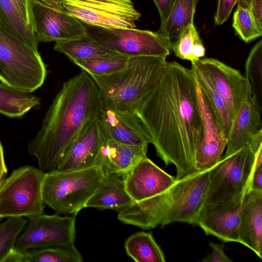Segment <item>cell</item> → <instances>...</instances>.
<instances>
[{
    "mask_svg": "<svg viewBox=\"0 0 262 262\" xmlns=\"http://www.w3.org/2000/svg\"><path fill=\"white\" fill-rule=\"evenodd\" d=\"M135 112L158 156L175 166L176 179L195 171V152L202 127L194 73L176 61L167 62L154 88Z\"/></svg>",
    "mask_w": 262,
    "mask_h": 262,
    "instance_id": "1",
    "label": "cell"
},
{
    "mask_svg": "<svg viewBox=\"0 0 262 262\" xmlns=\"http://www.w3.org/2000/svg\"><path fill=\"white\" fill-rule=\"evenodd\" d=\"M101 108L98 87L86 72L81 70L64 82L40 129L28 144L39 168L45 172L55 170L82 129L98 117Z\"/></svg>",
    "mask_w": 262,
    "mask_h": 262,
    "instance_id": "2",
    "label": "cell"
},
{
    "mask_svg": "<svg viewBox=\"0 0 262 262\" xmlns=\"http://www.w3.org/2000/svg\"><path fill=\"white\" fill-rule=\"evenodd\" d=\"M166 64L164 56H132L120 71L90 74L98 87L102 108L135 112L141 100L159 80Z\"/></svg>",
    "mask_w": 262,
    "mask_h": 262,
    "instance_id": "3",
    "label": "cell"
},
{
    "mask_svg": "<svg viewBox=\"0 0 262 262\" xmlns=\"http://www.w3.org/2000/svg\"><path fill=\"white\" fill-rule=\"evenodd\" d=\"M103 175V169L97 166L46 172L42 185L44 202L58 213L76 215L85 207Z\"/></svg>",
    "mask_w": 262,
    "mask_h": 262,
    "instance_id": "4",
    "label": "cell"
},
{
    "mask_svg": "<svg viewBox=\"0 0 262 262\" xmlns=\"http://www.w3.org/2000/svg\"><path fill=\"white\" fill-rule=\"evenodd\" d=\"M47 74V66L38 51L0 24V81L32 93L43 85Z\"/></svg>",
    "mask_w": 262,
    "mask_h": 262,
    "instance_id": "5",
    "label": "cell"
},
{
    "mask_svg": "<svg viewBox=\"0 0 262 262\" xmlns=\"http://www.w3.org/2000/svg\"><path fill=\"white\" fill-rule=\"evenodd\" d=\"M45 172L24 165L14 170L0 188V217H28L43 213Z\"/></svg>",
    "mask_w": 262,
    "mask_h": 262,
    "instance_id": "6",
    "label": "cell"
},
{
    "mask_svg": "<svg viewBox=\"0 0 262 262\" xmlns=\"http://www.w3.org/2000/svg\"><path fill=\"white\" fill-rule=\"evenodd\" d=\"M255 157L249 145L222 157L209 169L205 204L225 203L246 194L255 167Z\"/></svg>",
    "mask_w": 262,
    "mask_h": 262,
    "instance_id": "7",
    "label": "cell"
},
{
    "mask_svg": "<svg viewBox=\"0 0 262 262\" xmlns=\"http://www.w3.org/2000/svg\"><path fill=\"white\" fill-rule=\"evenodd\" d=\"M85 26V25H84ZM87 34L105 48L128 57L170 54L171 41L157 32L86 25Z\"/></svg>",
    "mask_w": 262,
    "mask_h": 262,
    "instance_id": "8",
    "label": "cell"
},
{
    "mask_svg": "<svg viewBox=\"0 0 262 262\" xmlns=\"http://www.w3.org/2000/svg\"><path fill=\"white\" fill-rule=\"evenodd\" d=\"M65 10L83 24L112 28H135L141 17L131 0H65Z\"/></svg>",
    "mask_w": 262,
    "mask_h": 262,
    "instance_id": "9",
    "label": "cell"
},
{
    "mask_svg": "<svg viewBox=\"0 0 262 262\" xmlns=\"http://www.w3.org/2000/svg\"><path fill=\"white\" fill-rule=\"evenodd\" d=\"M28 218L24 230L16 239L14 249L26 251L30 249L75 245V216L61 217L42 213Z\"/></svg>",
    "mask_w": 262,
    "mask_h": 262,
    "instance_id": "10",
    "label": "cell"
},
{
    "mask_svg": "<svg viewBox=\"0 0 262 262\" xmlns=\"http://www.w3.org/2000/svg\"><path fill=\"white\" fill-rule=\"evenodd\" d=\"M209 169L197 171L177 179L172 199L161 224L174 222L197 225L208 189Z\"/></svg>",
    "mask_w": 262,
    "mask_h": 262,
    "instance_id": "11",
    "label": "cell"
},
{
    "mask_svg": "<svg viewBox=\"0 0 262 262\" xmlns=\"http://www.w3.org/2000/svg\"><path fill=\"white\" fill-rule=\"evenodd\" d=\"M195 78L202 127V139L195 152L197 171L210 169L217 163L226 147L228 138L215 110Z\"/></svg>",
    "mask_w": 262,
    "mask_h": 262,
    "instance_id": "12",
    "label": "cell"
},
{
    "mask_svg": "<svg viewBox=\"0 0 262 262\" xmlns=\"http://www.w3.org/2000/svg\"><path fill=\"white\" fill-rule=\"evenodd\" d=\"M126 189L134 201L162 198L170 202L177 179L156 165L147 156L123 176Z\"/></svg>",
    "mask_w": 262,
    "mask_h": 262,
    "instance_id": "13",
    "label": "cell"
},
{
    "mask_svg": "<svg viewBox=\"0 0 262 262\" xmlns=\"http://www.w3.org/2000/svg\"><path fill=\"white\" fill-rule=\"evenodd\" d=\"M32 14L38 42H56L87 34L84 25L66 10L52 8L39 0L33 1Z\"/></svg>",
    "mask_w": 262,
    "mask_h": 262,
    "instance_id": "14",
    "label": "cell"
},
{
    "mask_svg": "<svg viewBox=\"0 0 262 262\" xmlns=\"http://www.w3.org/2000/svg\"><path fill=\"white\" fill-rule=\"evenodd\" d=\"M198 60L223 99L232 122L250 89L249 82L238 70L218 59Z\"/></svg>",
    "mask_w": 262,
    "mask_h": 262,
    "instance_id": "15",
    "label": "cell"
},
{
    "mask_svg": "<svg viewBox=\"0 0 262 262\" xmlns=\"http://www.w3.org/2000/svg\"><path fill=\"white\" fill-rule=\"evenodd\" d=\"M245 195L225 203L204 204L197 225L206 235L225 242L238 243L239 216Z\"/></svg>",
    "mask_w": 262,
    "mask_h": 262,
    "instance_id": "16",
    "label": "cell"
},
{
    "mask_svg": "<svg viewBox=\"0 0 262 262\" xmlns=\"http://www.w3.org/2000/svg\"><path fill=\"white\" fill-rule=\"evenodd\" d=\"M104 137L98 118L88 123L56 169L71 171L96 166Z\"/></svg>",
    "mask_w": 262,
    "mask_h": 262,
    "instance_id": "17",
    "label": "cell"
},
{
    "mask_svg": "<svg viewBox=\"0 0 262 262\" xmlns=\"http://www.w3.org/2000/svg\"><path fill=\"white\" fill-rule=\"evenodd\" d=\"M104 134L119 143L148 146L150 138L135 112L101 108L98 117Z\"/></svg>",
    "mask_w": 262,
    "mask_h": 262,
    "instance_id": "18",
    "label": "cell"
},
{
    "mask_svg": "<svg viewBox=\"0 0 262 262\" xmlns=\"http://www.w3.org/2000/svg\"><path fill=\"white\" fill-rule=\"evenodd\" d=\"M261 111L250 88L232 121L225 155L249 145L253 137L262 130Z\"/></svg>",
    "mask_w": 262,
    "mask_h": 262,
    "instance_id": "19",
    "label": "cell"
},
{
    "mask_svg": "<svg viewBox=\"0 0 262 262\" xmlns=\"http://www.w3.org/2000/svg\"><path fill=\"white\" fill-rule=\"evenodd\" d=\"M147 147L122 144L104 134L96 166L106 172L123 176L140 159L146 157Z\"/></svg>",
    "mask_w": 262,
    "mask_h": 262,
    "instance_id": "20",
    "label": "cell"
},
{
    "mask_svg": "<svg viewBox=\"0 0 262 262\" xmlns=\"http://www.w3.org/2000/svg\"><path fill=\"white\" fill-rule=\"evenodd\" d=\"M238 243L262 258V192L248 191L239 216Z\"/></svg>",
    "mask_w": 262,
    "mask_h": 262,
    "instance_id": "21",
    "label": "cell"
},
{
    "mask_svg": "<svg viewBox=\"0 0 262 262\" xmlns=\"http://www.w3.org/2000/svg\"><path fill=\"white\" fill-rule=\"evenodd\" d=\"M134 202L126 189L123 179L103 171L102 180L85 207L113 209L118 212Z\"/></svg>",
    "mask_w": 262,
    "mask_h": 262,
    "instance_id": "22",
    "label": "cell"
},
{
    "mask_svg": "<svg viewBox=\"0 0 262 262\" xmlns=\"http://www.w3.org/2000/svg\"><path fill=\"white\" fill-rule=\"evenodd\" d=\"M40 104V99L31 93L0 83V114L11 118L21 117Z\"/></svg>",
    "mask_w": 262,
    "mask_h": 262,
    "instance_id": "23",
    "label": "cell"
},
{
    "mask_svg": "<svg viewBox=\"0 0 262 262\" xmlns=\"http://www.w3.org/2000/svg\"><path fill=\"white\" fill-rule=\"evenodd\" d=\"M54 49L66 55L73 62L90 59L114 52L88 34L57 41Z\"/></svg>",
    "mask_w": 262,
    "mask_h": 262,
    "instance_id": "24",
    "label": "cell"
},
{
    "mask_svg": "<svg viewBox=\"0 0 262 262\" xmlns=\"http://www.w3.org/2000/svg\"><path fill=\"white\" fill-rule=\"evenodd\" d=\"M199 0H174L170 14L164 26L157 32L171 41L176 39L193 23L194 15Z\"/></svg>",
    "mask_w": 262,
    "mask_h": 262,
    "instance_id": "25",
    "label": "cell"
},
{
    "mask_svg": "<svg viewBox=\"0 0 262 262\" xmlns=\"http://www.w3.org/2000/svg\"><path fill=\"white\" fill-rule=\"evenodd\" d=\"M124 247L128 256L137 262H165L164 254L151 233L143 231L130 235Z\"/></svg>",
    "mask_w": 262,
    "mask_h": 262,
    "instance_id": "26",
    "label": "cell"
},
{
    "mask_svg": "<svg viewBox=\"0 0 262 262\" xmlns=\"http://www.w3.org/2000/svg\"><path fill=\"white\" fill-rule=\"evenodd\" d=\"M0 24L14 37L38 51L39 42L34 32L26 25L10 0H0Z\"/></svg>",
    "mask_w": 262,
    "mask_h": 262,
    "instance_id": "27",
    "label": "cell"
},
{
    "mask_svg": "<svg viewBox=\"0 0 262 262\" xmlns=\"http://www.w3.org/2000/svg\"><path fill=\"white\" fill-rule=\"evenodd\" d=\"M191 63L190 69L215 110L228 138L232 120L228 113L223 100L215 88L207 72L199 60H194L191 61Z\"/></svg>",
    "mask_w": 262,
    "mask_h": 262,
    "instance_id": "28",
    "label": "cell"
},
{
    "mask_svg": "<svg viewBox=\"0 0 262 262\" xmlns=\"http://www.w3.org/2000/svg\"><path fill=\"white\" fill-rule=\"evenodd\" d=\"M170 48L177 57L190 61L203 58L206 53L205 48L193 23L171 42Z\"/></svg>",
    "mask_w": 262,
    "mask_h": 262,
    "instance_id": "29",
    "label": "cell"
},
{
    "mask_svg": "<svg viewBox=\"0 0 262 262\" xmlns=\"http://www.w3.org/2000/svg\"><path fill=\"white\" fill-rule=\"evenodd\" d=\"M129 57L113 52L73 63L89 74L107 75L124 69L127 64Z\"/></svg>",
    "mask_w": 262,
    "mask_h": 262,
    "instance_id": "30",
    "label": "cell"
},
{
    "mask_svg": "<svg viewBox=\"0 0 262 262\" xmlns=\"http://www.w3.org/2000/svg\"><path fill=\"white\" fill-rule=\"evenodd\" d=\"M26 255L27 262H81L83 260L75 245L33 249L27 251Z\"/></svg>",
    "mask_w": 262,
    "mask_h": 262,
    "instance_id": "31",
    "label": "cell"
},
{
    "mask_svg": "<svg viewBox=\"0 0 262 262\" xmlns=\"http://www.w3.org/2000/svg\"><path fill=\"white\" fill-rule=\"evenodd\" d=\"M245 77L250 83L251 93L261 108L262 40L251 50L245 63Z\"/></svg>",
    "mask_w": 262,
    "mask_h": 262,
    "instance_id": "32",
    "label": "cell"
},
{
    "mask_svg": "<svg viewBox=\"0 0 262 262\" xmlns=\"http://www.w3.org/2000/svg\"><path fill=\"white\" fill-rule=\"evenodd\" d=\"M28 220L24 217H9L0 224V262L14 248L16 239L24 230Z\"/></svg>",
    "mask_w": 262,
    "mask_h": 262,
    "instance_id": "33",
    "label": "cell"
},
{
    "mask_svg": "<svg viewBox=\"0 0 262 262\" xmlns=\"http://www.w3.org/2000/svg\"><path fill=\"white\" fill-rule=\"evenodd\" d=\"M232 27L235 33L244 42L248 43L262 35L250 10L237 5L233 17Z\"/></svg>",
    "mask_w": 262,
    "mask_h": 262,
    "instance_id": "34",
    "label": "cell"
},
{
    "mask_svg": "<svg viewBox=\"0 0 262 262\" xmlns=\"http://www.w3.org/2000/svg\"><path fill=\"white\" fill-rule=\"evenodd\" d=\"M10 1L21 16L26 25L34 31L32 14V6L34 0Z\"/></svg>",
    "mask_w": 262,
    "mask_h": 262,
    "instance_id": "35",
    "label": "cell"
},
{
    "mask_svg": "<svg viewBox=\"0 0 262 262\" xmlns=\"http://www.w3.org/2000/svg\"><path fill=\"white\" fill-rule=\"evenodd\" d=\"M237 0H219L214 15L215 25H221L228 19Z\"/></svg>",
    "mask_w": 262,
    "mask_h": 262,
    "instance_id": "36",
    "label": "cell"
},
{
    "mask_svg": "<svg viewBox=\"0 0 262 262\" xmlns=\"http://www.w3.org/2000/svg\"><path fill=\"white\" fill-rule=\"evenodd\" d=\"M236 4L250 10L257 26L262 30V0H237Z\"/></svg>",
    "mask_w": 262,
    "mask_h": 262,
    "instance_id": "37",
    "label": "cell"
},
{
    "mask_svg": "<svg viewBox=\"0 0 262 262\" xmlns=\"http://www.w3.org/2000/svg\"><path fill=\"white\" fill-rule=\"evenodd\" d=\"M212 252L208 254L202 260L203 262H231V259L224 252V245L213 242L209 243Z\"/></svg>",
    "mask_w": 262,
    "mask_h": 262,
    "instance_id": "38",
    "label": "cell"
},
{
    "mask_svg": "<svg viewBox=\"0 0 262 262\" xmlns=\"http://www.w3.org/2000/svg\"><path fill=\"white\" fill-rule=\"evenodd\" d=\"M159 12L161 18L160 28L165 25L170 14L174 0H153Z\"/></svg>",
    "mask_w": 262,
    "mask_h": 262,
    "instance_id": "39",
    "label": "cell"
},
{
    "mask_svg": "<svg viewBox=\"0 0 262 262\" xmlns=\"http://www.w3.org/2000/svg\"><path fill=\"white\" fill-rule=\"evenodd\" d=\"M248 191L262 192V165L254 167Z\"/></svg>",
    "mask_w": 262,
    "mask_h": 262,
    "instance_id": "40",
    "label": "cell"
},
{
    "mask_svg": "<svg viewBox=\"0 0 262 262\" xmlns=\"http://www.w3.org/2000/svg\"><path fill=\"white\" fill-rule=\"evenodd\" d=\"M26 251H19L13 249L4 262H27Z\"/></svg>",
    "mask_w": 262,
    "mask_h": 262,
    "instance_id": "41",
    "label": "cell"
},
{
    "mask_svg": "<svg viewBox=\"0 0 262 262\" xmlns=\"http://www.w3.org/2000/svg\"><path fill=\"white\" fill-rule=\"evenodd\" d=\"M7 172V168L5 162L3 147L0 140V188L6 179L5 177Z\"/></svg>",
    "mask_w": 262,
    "mask_h": 262,
    "instance_id": "42",
    "label": "cell"
},
{
    "mask_svg": "<svg viewBox=\"0 0 262 262\" xmlns=\"http://www.w3.org/2000/svg\"><path fill=\"white\" fill-rule=\"evenodd\" d=\"M43 4L52 8L65 10L64 4L65 0H39Z\"/></svg>",
    "mask_w": 262,
    "mask_h": 262,
    "instance_id": "43",
    "label": "cell"
},
{
    "mask_svg": "<svg viewBox=\"0 0 262 262\" xmlns=\"http://www.w3.org/2000/svg\"><path fill=\"white\" fill-rule=\"evenodd\" d=\"M2 218L0 217V221H1V220H2Z\"/></svg>",
    "mask_w": 262,
    "mask_h": 262,
    "instance_id": "44",
    "label": "cell"
}]
</instances>
